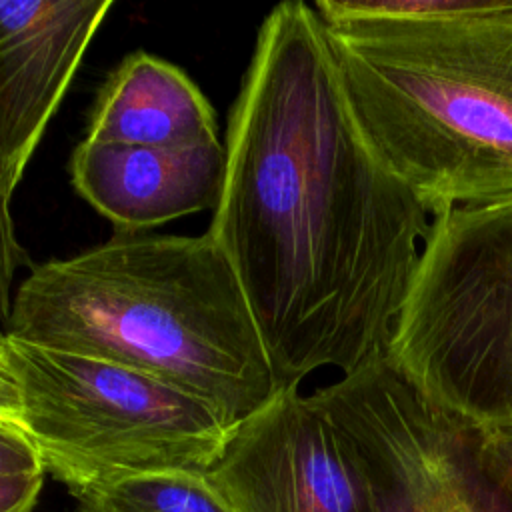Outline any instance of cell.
Masks as SVG:
<instances>
[{
	"label": "cell",
	"instance_id": "cell-1",
	"mask_svg": "<svg viewBox=\"0 0 512 512\" xmlns=\"http://www.w3.org/2000/svg\"><path fill=\"white\" fill-rule=\"evenodd\" d=\"M224 152L206 232L280 390L390 358L434 216L364 136L312 4L280 2L260 24Z\"/></svg>",
	"mask_w": 512,
	"mask_h": 512
},
{
	"label": "cell",
	"instance_id": "cell-2",
	"mask_svg": "<svg viewBox=\"0 0 512 512\" xmlns=\"http://www.w3.org/2000/svg\"><path fill=\"white\" fill-rule=\"evenodd\" d=\"M4 336L144 372L202 400L228 428L280 392L242 284L208 232H116L34 266Z\"/></svg>",
	"mask_w": 512,
	"mask_h": 512
},
{
	"label": "cell",
	"instance_id": "cell-3",
	"mask_svg": "<svg viewBox=\"0 0 512 512\" xmlns=\"http://www.w3.org/2000/svg\"><path fill=\"white\" fill-rule=\"evenodd\" d=\"M324 28L364 136L434 218L512 202L510 0L460 18Z\"/></svg>",
	"mask_w": 512,
	"mask_h": 512
},
{
	"label": "cell",
	"instance_id": "cell-4",
	"mask_svg": "<svg viewBox=\"0 0 512 512\" xmlns=\"http://www.w3.org/2000/svg\"><path fill=\"white\" fill-rule=\"evenodd\" d=\"M22 396L20 430L76 496L144 472H206L228 426L202 400L144 372L2 338Z\"/></svg>",
	"mask_w": 512,
	"mask_h": 512
},
{
	"label": "cell",
	"instance_id": "cell-5",
	"mask_svg": "<svg viewBox=\"0 0 512 512\" xmlns=\"http://www.w3.org/2000/svg\"><path fill=\"white\" fill-rule=\"evenodd\" d=\"M390 360L468 420L512 424V202L434 218Z\"/></svg>",
	"mask_w": 512,
	"mask_h": 512
},
{
	"label": "cell",
	"instance_id": "cell-6",
	"mask_svg": "<svg viewBox=\"0 0 512 512\" xmlns=\"http://www.w3.org/2000/svg\"><path fill=\"white\" fill-rule=\"evenodd\" d=\"M310 400L354 450L374 512H512L480 456V424L446 408L390 358Z\"/></svg>",
	"mask_w": 512,
	"mask_h": 512
},
{
	"label": "cell",
	"instance_id": "cell-7",
	"mask_svg": "<svg viewBox=\"0 0 512 512\" xmlns=\"http://www.w3.org/2000/svg\"><path fill=\"white\" fill-rule=\"evenodd\" d=\"M206 478L232 512H374L354 450L298 388L234 424Z\"/></svg>",
	"mask_w": 512,
	"mask_h": 512
},
{
	"label": "cell",
	"instance_id": "cell-8",
	"mask_svg": "<svg viewBox=\"0 0 512 512\" xmlns=\"http://www.w3.org/2000/svg\"><path fill=\"white\" fill-rule=\"evenodd\" d=\"M112 0L0 2V198L12 202Z\"/></svg>",
	"mask_w": 512,
	"mask_h": 512
},
{
	"label": "cell",
	"instance_id": "cell-9",
	"mask_svg": "<svg viewBox=\"0 0 512 512\" xmlns=\"http://www.w3.org/2000/svg\"><path fill=\"white\" fill-rule=\"evenodd\" d=\"M224 144L152 148L84 138L70 162L76 192L118 232L140 234L214 208L224 178Z\"/></svg>",
	"mask_w": 512,
	"mask_h": 512
},
{
	"label": "cell",
	"instance_id": "cell-10",
	"mask_svg": "<svg viewBox=\"0 0 512 512\" xmlns=\"http://www.w3.org/2000/svg\"><path fill=\"white\" fill-rule=\"evenodd\" d=\"M84 138L104 144L194 148L218 142V130L212 106L180 68L134 52L102 84Z\"/></svg>",
	"mask_w": 512,
	"mask_h": 512
},
{
	"label": "cell",
	"instance_id": "cell-11",
	"mask_svg": "<svg viewBox=\"0 0 512 512\" xmlns=\"http://www.w3.org/2000/svg\"><path fill=\"white\" fill-rule=\"evenodd\" d=\"M76 512H232L206 472L160 470L124 476L76 494Z\"/></svg>",
	"mask_w": 512,
	"mask_h": 512
},
{
	"label": "cell",
	"instance_id": "cell-12",
	"mask_svg": "<svg viewBox=\"0 0 512 512\" xmlns=\"http://www.w3.org/2000/svg\"><path fill=\"white\" fill-rule=\"evenodd\" d=\"M24 248L16 240L14 222L10 214V204L0 198V332H6L8 316L12 308V284L16 270L28 266Z\"/></svg>",
	"mask_w": 512,
	"mask_h": 512
},
{
	"label": "cell",
	"instance_id": "cell-13",
	"mask_svg": "<svg viewBox=\"0 0 512 512\" xmlns=\"http://www.w3.org/2000/svg\"><path fill=\"white\" fill-rule=\"evenodd\" d=\"M480 456L488 472L512 494V424H480Z\"/></svg>",
	"mask_w": 512,
	"mask_h": 512
},
{
	"label": "cell",
	"instance_id": "cell-14",
	"mask_svg": "<svg viewBox=\"0 0 512 512\" xmlns=\"http://www.w3.org/2000/svg\"><path fill=\"white\" fill-rule=\"evenodd\" d=\"M22 472H44L38 452L20 428L0 424V474Z\"/></svg>",
	"mask_w": 512,
	"mask_h": 512
},
{
	"label": "cell",
	"instance_id": "cell-15",
	"mask_svg": "<svg viewBox=\"0 0 512 512\" xmlns=\"http://www.w3.org/2000/svg\"><path fill=\"white\" fill-rule=\"evenodd\" d=\"M44 472L0 474V512H36Z\"/></svg>",
	"mask_w": 512,
	"mask_h": 512
},
{
	"label": "cell",
	"instance_id": "cell-16",
	"mask_svg": "<svg viewBox=\"0 0 512 512\" xmlns=\"http://www.w3.org/2000/svg\"><path fill=\"white\" fill-rule=\"evenodd\" d=\"M20 420H22L20 388L0 344V424L20 428Z\"/></svg>",
	"mask_w": 512,
	"mask_h": 512
},
{
	"label": "cell",
	"instance_id": "cell-17",
	"mask_svg": "<svg viewBox=\"0 0 512 512\" xmlns=\"http://www.w3.org/2000/svg\"><path fill=\"white\" fill-rule=\"evenodd\" d=\"M2 338H4V334H0V344H2Z\"/></svg>",
	"mask_w": 512,
	"mask_h": 512
}]
</instances>
